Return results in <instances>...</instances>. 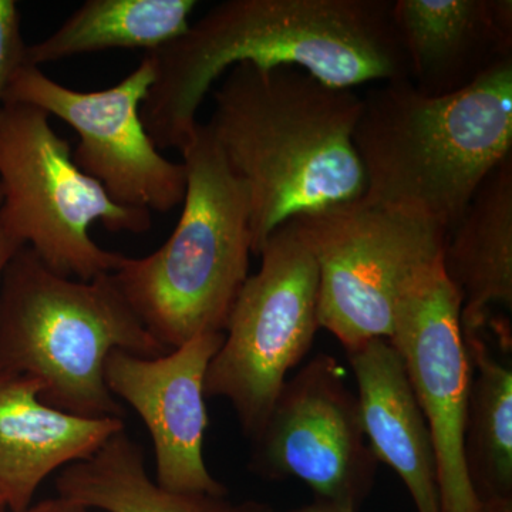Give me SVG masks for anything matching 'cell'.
Listing matches in <instances>:
<instances>
[{
  "label": "cell",
  "instance_id": "obj_1",
  "mask_svg": "<svg viewBox=\"0 0 512 512\" xmlns=\"http://www.w3.org/2000/svg\"><path fill=\"white\" fill-rule=\"evenodd\" d=\"M394 0H228L148 52L156 80L141 120L158 150H181L202 101L231 67L291 66L339 89L410 80Z\"/></svg>",
  "mask_w": 512,
  "mask_h": 512
},
{
  "label": "cell",
  "instance_id": "obj_2",
  "mask_svg": "<svg viewBox=\"0 0 512 512\" xmlns=\"http://www.w3.org/2000/svg\"><path fill=\"white\" fill-rule=\"evenodd\" d=\"M222 77L207 127L247 185L252 254L285 222L365 198L353 144L360 94L291 66L241 63Z\"/></svg>",
  "mask_w": 512,
  "mask_h": 512
},
{
  "label": "cell",
  "instance_id": "obj_3",
  "mask_svg": "<svg viewBox=\"0 0 512 512\" xmlns=\"http://www.w3.org/2000/svg\"><path fill=\"white\" fill-rule=\"evenodd\" d=\"M353 144L363 201L423 215L451 231L485 177L512 156V57L447 96L410 80L362 96Z\"/></svg>",
  "mask_w": 512,
  "mask_h": 512
},
{
  "label": "cell",
  "instance_id": "obj_4",
  "mask_svg": "<svg viewBox=\"0 0 512 512\" xmlns=\"http://www.w3.org/2000/svg\"><path fill=\"white\" fill-rule=\"evenodd\" d=\"M113 350L140 357L168 352L143 325L113 274L93 281L47 268L29 247L0 281V369L35 379L47 406L86 419H123L104 380Z\"/></svg>",
  "mask_w": 512,
  "mask_h": 512
},
{
  "label": "cell",
  "instance_id": "obj_5",
  "mask_svg": "<svg viewBox=\"0 0 512 512\" xmlns=\"http://www.w3.org/2000/svg\"><path fill=\"white\" fill-rule=\"evenodd\" d=\"M180 153L187 190L177 227L153 254L121 256L113 272L138 318L168 350L225 332L252 254L247 185L228 167L207 124H197Z\"/></svg>",
  "mask_w": 512,
  "mask_h": 512
},
{
  "label": "cell",
  "instance_id": "obj_6",
  "mask_svg": "<svg viewBox=\"0 0 512 512\" xmlns=\"http://www.w3.org/2000/svg\"><path fill=\"white\" fill-rule=\"evenodd\" d=\"M0 220L56 274L93 281L113 274L123 254L99 247L90 227L140 235L151 212L116 204L73 161L69 141L35 106L0 109Z\"/></svg>",
  "mask_w": 512,
  "mask_h": 512
},
{
  "label": "cell",
  "instance_id": "obj_7",
  "mask_svg": "<svg viewBox=\"0 0 512 512\" xmlns=\"http://www.w3.org/2000/svg\"><path fill=\"white\" fill-rule=\"evenodd\" d=\"M319 269V323L345 350L390 339L403 299L443 264L439 222L360 200L295 218Z\"/></svg>",
  "mask_w": 512,
  "mask_h": 512
},
{
  "label": "cell",
  "instance_id": "obj_8",
  "mask_svg": "<svg viewBox=\"0 0 512 512\" xmlns=\"http://www.w3.org/2000/svg\"><path fill=\"white\" fill-rule=\"evenodd\" d=\"M248 276L205 376V397L231 403L254 440L286 375L308 355L319 323V269L296 220L272 232Z\"/></svg>",
  "mask_w": 512,
  "mask_h": 512
},
{
  "label": "cell",
  "instance_id": "obj_9",
  "mask_svg": "<svg viewBox=\"0 0 512 512\" xmlns=\"http://www.w3.org/2000/svg\"><path fill=\"white\" fill-rule=\"evenodd\" d=\"M154 80L147 55L121 82L99 92L69 89L26 64L13 76L3 104H29L69 124L79 136L74 163L116 204L168 214L183 204L187 173L183 163L160 153L141 120Z\"/></svg>",
  "mask_w": 512,
  "mask_h": 512
},
{
  "label": "cell",
  "instance_id": "obj_10",
  "mask_svg": "<svg viewBox=\"0 0 512 512\" xmlns=\"http://www.w3.org/2000/svg\"><path fill=\"white\" fill-rule=\"evenodd\" d=\"M252 443L249 468L256 476L298 478L315 503L359 512L372 493L379 461L367 443L357 396L338 360L326 353L286 380Z\"/></svg>",
  "mask_w": 512,
  "mask_h": 512
},
{
  "label": "cell",
  "instance_id": "obj_11",
  "mask_svg": "<svg viewBox=\"0 0 512 512\" xmlns=\"http://www.w3.org/2000/svg\"><path fill=\"white\" fill-rule=\"evenodd\" d=\"M460 316V293L441 264L400 303L389 340L402 356L429 427L440 512H481L466 461L473 366Z\"/></svg>",
  "mask_w": 512,
  "mask_h": 512
},
{
  "label": "cell",
  "instance_id": "obj_12",
  "mask_svg": "<svg viewBox=\"0 0 512 512\" xmlns=\"http://www.w3.org/2000/svg\"><path fill=\"white\" fill-rule=\"evenodd\" d=\"M224 333H205L163 356L113 350L104 380L114 397L130 404L146 424L156 453V483L174 493L228 495L205 466L208 427L205 376Z\"/></svg>",
  "mask_w": 512,
  "mask_h": 512
},
{
  "label": "cell",
  "instance_id": "obj_13",
  "mask_svg": "<svg viewBox=\"0 0 512 512\" xmlns=\"http://www.w3.org/2000/svg\"><path fill=\"white\" fill-rule=\"evenodd\" d=\"M393 19L426 96L460 92L512 57L511 0H394Z\"/></svg>",
  "mask_w": 512,
  "mask_h": 512
},
{
  "label": "cell",
  "instance_id": "obj_14",
  "mask_svg": "<svg viewBox=\"0 0 512 512\" xmlns=\"http://www.w3.org/2000/svg\"><path fill=\"white\" fill-rule=\"evenodd\" d=\"M35 379L0 369V495L8 510L33 504L50 474L94 456L123 419H86L60 412L40 400Z\"/></svg>",
  "mask_w": 512,
  "mask_h": 512
},
{
  "label": "cell",
  "instance_id": "obj_15",
  "mask_svg": "<svg viewBox=\"0 0 512 512\" xmlns=\"http://www.w3.org/2000/svg\"><path fill=\"white\" fill-rule=\"evenodd\" d=\"M346 355L363 431L377 461L396 471L417 512H440L433 441L399 350L389 339L377 338Z\"/></svg>",
  "mask_w": 512,
  "mask_h": 512
},
{
  "label": "cell",
  "instance_id": "obj_16",
  "mask_svg": "<svg viewBox=\"0 0 512 512\" xmlns=\"http://www.w3.org/2000/svg\"><path fill=\"white\" fill-rule=\"evenodd\" d=\"M443 269L460 293L464 339L481 336L491 305L512 309V156L485 177L448 232Z\"/></svg>",
  "mask_w": 512,
  "mask_h": 512
},
{
  "label": "cell",
  "instance_id": "obj_17",
  "mask_svg": "<svg viewBox=\"0 0 512 512\" xmlns=\"http://www.w3.org/2000/svg\"><path fill=\"white\" fill-rule=\"evenodd\" d=\"M57 497L104 512H274L259 501L227 495L174 493L151 480L143 448L126 429L114 434L94 456L77 461L56 477Z\"/></svg>",
  "mask_w": 512,
  "mask_h": 512
},
{
  "label": "cell",
  "instance_id": "obj_18",
  "mask_svg": "<svg viewBox=\"0 0 512 512\" xmlns=\"http://www.w3.org/2000/svg\"><path fill=\"white\" fill-rule=\"evenodd\" d=\"M195 0H87L56 32L28 46L26 64L40 67L110 49L170 45L190 29Z\"/></svg>",
  "mask_w": 512,
  "mask_h": 512
},
{
  "label": "cell",
  "instance_id": "obj_19",
  "mask_svg": "<svg viewBox=\"0 0 512 512\" xmlns=\"http://www.w3.org/2000/svg\"><path fill=\"white\" fill-rule=\"evenodd\" d=\"M471 366L468 476L481 512H512V372L481 336L464 339Z\"/></svg>",
  "mask_w": 512,
  "mask_h": 512
},
{
  "label": "cell",
  "instance_id": "obj_20",
  "mask_svg": "<svg viewBox=\"0 0 512 512\" xmlns=\"http://www.w3.org/2000/svg\"><path fill=\"white\" fill-rule=\"evenodd\" d=\"M26 52L18 3L0 0V109L13 76L26 66Z\"/></svg>",
  "mask_w": 512,
  "mask_h": 512
},
{
  "label": "cell",
  "instance_id": "obj_21",
  "mask_svg": "<svg viewBox=\"0 0 512 512\" xmlns=\"http://www.w3.org/2000/svg\"><path fill=\"white\" fill-rule=\"evenodd\" d=\"M25 247L12 232L6 228L0 220V281H2L3 272L8 266L10 259L15 256L20 248Z\"/></svg>",
  "mask_w": 512,
  "mask_h": 512
},
{
  "label": "cell",
  "instance_id": "obj_22",
  "mask_svg": "<svg viewBox=\"0 0 512 512\" xmlns=\"http://www.w3.org/2000/svg\"><path fill=\"white\" fill-rule=\"evenodd\" d=\"M20 512H93L87 508L80 507L64 500V498L55 497L39 501V503L30 505L29 508Z\"/></svg>",
  "mask_w": 512,
  "mask_h": 512
},
{
  "label": "cell",
  "instance_id": "obj_23",
  "mask_svg": "<svg viewBox=\"0 0 512 512\" xmlns=\"http://www.w3.org/2000/svg\"><path fill=\"white\" fill-rule=\"evenodd\" d=\"M295 512H346L342 510H338V508L330 507V505L315 503L313 501L312 504L306 505V507L299 508Z\"/></svg>",
  "mask_w": 512,
  "mask_h": 512
},
{
  "label": "cell",
  "instance_id": "obj_24",
  "mask_svg": "<svg viewBox=\"0 0 512 512\" xmlns=\"http://www.w3.org/2000/svg\"><path fill=\"white\" fill-rule=\"evenodd\" d=\"M8 510V505H6L5 500H3L2 495H0V512H6Z\"/></svg>",
  "mask_w": 512,
  "mask_h": 512
},
{
  "label": "cell",
  "instance_id": "obj_25",
  "mask_svg": "<svg viewBox=\"0 0 512 512\" xmlns=\"http://www.w3.org/2000/svg\"><path fill=\"white\" fill-rule=\"evenodd\" d=\"M0 207H2V190H0Z\"/></svg>",
  "mask_w": 512,
  "mask_h": 512
}]
</instances>
